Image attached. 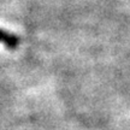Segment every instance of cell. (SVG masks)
I'll list each match as a JSON object with an SVG mask.
<instances>
[{
  "instance_id": "cell-1",
  "label": "cell",
  "mask_w": 130,
  "mask_h": 130,
  "mask_svg": "<svg viewBox=\"0 0 130 130\" xmlns=\"http://www.w3.org/2000/svg\"><path fill=\"white\" fill-rule=\"evenodd\" d=\"M0 43L5 45L7 48L14 50L19 45V37L16 36L12 32L6 31L4 29H0Z\"/></svg>"
}]
</instances>
